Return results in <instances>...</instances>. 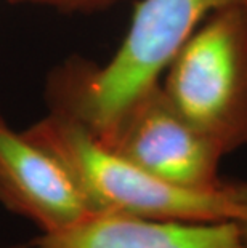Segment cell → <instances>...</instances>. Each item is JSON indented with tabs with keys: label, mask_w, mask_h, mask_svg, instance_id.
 <instances>
[{
	"label": "cell",
	"mask_w": 247,
	"mask_h": 248,
	"mask_svg": "<svg viewBox=\"0 0 247 248\" xmlns=\"http://www.w3.org/2000/svg\"><path fill=\"white\" fill-rule=\"evenodd\" d=\"M31 248H246L238 224L185 223L92 213L61 231L39 234Z\"/></svg>",
	"instance_id": "6"
},
{
	"label": "cell",
	"mask_w": 247,
	"mask_h": 248,
	"mask_svg": "<svg viewBox=\"0 0 247 248\" xmlns=\"http://www.w3.org/2000/svg\"><path fill=\"white\" fill-rule=\"evenodd\" d=\"M0 248H31L29 242H26V244H16V245H8V247H0Z\"/></svg>",
	"instance_id": "9"
},
{
	"label": "cell",
	"mask_w": 247,
	"mask_h": 248,
	"mask_svg": "<svg viewBox=\"0 0 247 248\" xmlns=\"http://www.w3.org/2000/svg\"><path fill=\"white\" fill-rule=\"evenodd\" d=\"M8 2L40 5V7H50L60 12H95V10L106 8L119 0H8Z\"/></svg>",
	"instance_id": "7"
},
{
	"label": "cell",
	"mask_w": 247,
	"mask_h": 248,
	"mask_svg": "<svg viewBox=\"0 0 247 248\" xmlns=\"http://www.w3.org/2000/svg\"><path fill=\"white\" fill-rule=\"evenodd\" d=\"M247 0H141L115 55L103 67L69 62L51 78L53 109L103 138L136 96L159 82L210 15Z\"/></svg>",
	"instance_id": "1"
},
{
	"label": "cell",
	"mask_w": 247,
	"mask_h": 248,
	"mask_svg": "<svg viewBox=\"0 0 247 248\" xmlns=\"http://www.w3.org/2000/svg\"><path fill=\"white\" fill-rule=\"evenodd\" d=\"M23 135L61 163L90 213L185 223H236L241 216L230 183L214 191L172 184L111 151L58 110Z\"/></svg>",
	"instance_id": "2"
},
{
	"label": "cell",
	"mask_w": 247,
	"mask_h": 248,
	"mask_svg": "<svg viewBox=\"0 0 247 248\" xmlns=\"http://www.w3.org/2000/svg\"><path fill=\"white\" fill-rule=\"evenodd\" d=\"M101 144L177 186L214 191L223 186L225 154L188 122L162 90L161 82L136 96Z\"/></svg>",
	"instance_id": "4"
},
{
	"label": "cell",
	"mask_w": 247,
	"mask_h": 248,
	"mask_svg": "<svg viewBox=\"0 0 247 248\" xmlns=\"http://www.w3.org/2000/svg\"><path fill=\"white\" fill-rule=\"evenodd\" d=\"M230 187L241 210V216H239V219L236 221V224H238V228H239L244 247L247 248V181L230 183Z\"/></svg>",
	"instance_id": "8"
},
{
	"label": "cell",
	"mask_w": 247,
	"mask_h": 248,
	"mask_svg": "<svg viewBox=\"0 0 247 248\" xmlns=\"http://www.w3.org/2000/svg\"><path fill=\"white\" fill-rule=\"evenodd\" d=\"M164 74L170 103L225 155L247 146V7L210 15Z\"/></svg>",
	"instance_id": "3"
},
{
	"label": "cell",
	"mask_w": 247,
	"mask_h": 248,
	"mask_svg": "<svg viewBox=\"0 0 247 248\" xmlns=\"http://www.w3.org/2000/svg\"><path fill=\"white\" fill-rule=\"evenodd\" d=\"M0 205L31 221L40 234L92 215L53 155L18 133L0 112Z\"/></svg>",
	"instance_id": "5"
}]
</instances>
